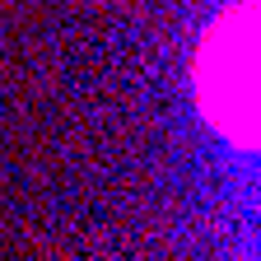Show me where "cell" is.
<instances>
[{"instance_id":"1","label":"cell","mask_w":261,"mask_h":261,"mask_svg":"<svg viewBox=\"0 0 261 261\" xmlns=\"http://www.w3.org/2000/svg\"><path fill=\"white\" fill-rule=\"evenodd\" d=\"M252 5L233 14H224L219 28L201 42V61H196V84H201V108L210 112V121L224 130L228 140H238V121L252 136L256 117H252V98H256V28H247L238 38V23ZM243 145V140H238Z\"/></svg>"}]
</instances>
